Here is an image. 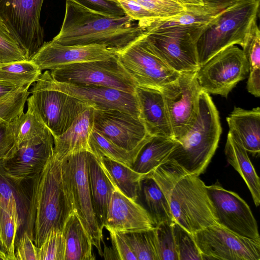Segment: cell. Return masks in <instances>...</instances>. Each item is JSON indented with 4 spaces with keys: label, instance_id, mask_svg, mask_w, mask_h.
I'll return each mask as SVG.
<instances>
[{
    "label": "cell",
    "instance_id": "cell-1",
    "mask_svg": "<svg viewBox=\"0 0 260 260\" xmlns=\"http://www.w3.org/2000/svg\"><path fill=\"white\" fill-rule=\"evenodd\" d=\"M143 34L138 22L127 15H106L66 0L60 30L52 41L64 45L100 46L118 53Z\"/></svg>",
    "mask_w": 260,
    "mask_h": 260
},
{
    "label": "cell",
    "instance_id": "cell-2",
    "mask_svg": "<svg viewBox=\"0 0 260 260\" xmlns=\"http://www.w3.org/2000/svg\"><path fill=\"white\" fill-rule=\"evenodd\" d=\"M168 201L175 222L192 234L217 224L207 186L199 176L168 159L148 174Z\"/></svg>",
    "mask_w": 260,
    "mask_h": 260
},
{
    "label": "cell",
    "instance_id": "cell-3",
    "mask_svg": "<svg viewBox=\"0 0 260 260\" xmlns=\"http://www.w3.org/2000/svg\"><path fill=\"white\" fill-rule=\"evenodd\" d=\"M73 212L62 178L60 161L53 153L42 172L32 180L24 230L39 248L50 230L62 231Z\"/></svg>",
    "mask_w": 260,
    "mask_h": 260
},
{
    "label": "cell",
    "instance_id": "cell-4",
    "mask_svg": "<svg viewBox=\"0 0 260 260\" xmlns=\"http://www.w3.org/2000/svg\"><path fill=\"white\" fill-rule=\"evenodd\" d=\"M222 129L218 111L207 92L201 91L197 119L187 133L177 141L168 159L188 173L204 172L218 147Z\"/></svg>",
    "mask_w": 260,
    "mask_h": 260
},
{
    "label": "cell",
    "instance_id": "cell-5",
    "mask_svg": "<svg viewBox=\"0 0 260 260\" xmlns=\"http://www.w3.org/2000/svg\"><path fill=\"white\" fill-rule=\"evenodd\" d=\"M259 0H242L222 10L208 24L197 43L200 66L221 51L241 47L259 16Z\"/></svg>",
    "mask_w": 260,
    "mask_h": 260
},
{
    "label": "cell",
    "instance_id": "cell-6",
    "mask_svg": "<svg viewBox=\"0 0 260 260\" xmlns=\"http://www.w3.org/2000/svg\"><path fill=\"white\" fill-rule=\"evenodd\" d=\"M89 151L69 155L60 160L62 178L73 212L80 219L101 256L103 230L94 212L89 186L87 156Z\"/></svg>",
    "mask_w": 260,
    "mask_h": 260
},
{
    "label": "cell",
    "instance_id": "cell-7",
    "mask_svg": "<svg viewBox=\"0 0 260 260\" xmlns=\"http://www.w3.org/2000/svg\"><path fill=\"white\" fill-rule=\"evenodd\" d=\"M29 96L53 137L64 133L78 115L89 106L82 101L58 89L49 70L32 84Z\"/></svg>",
    "mask_w": 260,
    "mask_h": 260
},
{
    "label": "cell",
    "instance_id": "cell-8",
    "mask_svg": "<svg viewBox=\"0 0 260 260\" xmlns=\"http://www.w3.org/2000/svg\"><path fill=\"white\" fill-rule=\"evenodd\" d=\"M210 22L159 33L144 34L140 38L149 51L173 70L179 73L197 72L200 67L197 43Z\"/></svg>",
    "mask_w": 260,
    "mask_h": 260
},
{
    "label": "cell",
    "instance_id": "cell-9",
    "mask_svg": "<svg viewBox=\"0 0 260 260\" xmlns=\"http://www.w3.org/2000/svg\"><path fill=\"white\" fill-rule=\"evenodd\" d=\"M49 71L53 80L60 83L106 86L131 93L135 92L137 86L119 63L117 55L66 64Z\"/></svg>",
    "mask_w": 260,
    "mask_h": 260
},
{
    "label": "cell",
    "instance_id": "cell-10",
    "mask_svg": "<svg viewBox=\"0 0 260 260\" xmlns=\"http://www.w3.org/2000/svg\"><path fill=\"white\" fill-rule=\"evenodd\" d=\"M44 0H0V18L30 60L45 43L40 23Z\"/></svg>",
    "mask_w": 260,
    "mask_h": 260
},
{
    "label": "cell",
    "instance_id": "cell-11",
    "mask_svg": "<svg viewBox=\"0 0 260 260\" xmlns=\"http://www.w3.org/2000/svg\"><path fill=\"white\" fill-rule=\"evenodd\" d=\"M249 71V63L242 49L233 45L200 66L196 76L203 91L227 98L237 83L246 77Z\"/></svg>",
    "mask_w": 260,
    "mask_h": 260
},
{
    "label": "cell",
    "instance_id": "cell-12",
    "mask_svg": "<svg viewBox=\"0 0 260 260\" xmlns=\"http://www.w3.org/2000/svg\"><path fill=\"white\" fill-rule=\"evenodd\" d=\"M196 74L197 72L180 73L177 79L160 89L176 141L187 133L198 116L199 95L202 89Z\"/></svg>",
    "mask_w": 260,
    "mask_h": 260
},
{
    "label": "cell",
    "instance_id": "cell-13",
    "mask_svg": "<svg viewBox=\"0 0 260 260\" xmlns=\"http://www.w3.org/2000/svg\"><path fill=\"white\" fill-rule=\"evenodd\" d=\"M192 235L202 260H260V241L239 236L218 224Z\"/></svg>",
    "mask_w": 260,
    "mask_h": 260
},
{
    "label": "cell",
    "instance_id": "cell-14",
    "mask_svg": "<svg viewBox=\"0 0 260 260\" xmlns=\"http://www.w3.org/2000/svg\"><path fill=\"white\" fill-rule=\"evenodd\" d=\"M140 38L118 53V60L137 86L160 89L180 73L149 51Z\"/></svg>",
    "mask_w": 260,
    "mask_h": 260
},
{
    "label": "cell",
    "instance_id": "cell-15",
    "mask_svg": "<svg viewBox=\"0 0 260 260\" xmlns=\"http://www.w3.org/2000/svg\"><path fill=\"white\" fill-rule=\"evenodd\" d=\"M217 223L242 237L260 241L256 219L246 202L219 183L207 186Z\"/></svg>",
    "mask_w": 260,
    "mask_h": 260
},
{
    "label": "cell",
    "instance_id": "cell-16",
    "mask_svg": "<svg viewBox=\"0 0 260 260\" xmlns=\"http://www.w3.org/2000/svg\"><path fill=\"white\" fill-rule=\"evenodd\" d=\"M93 129L128 151L140 150L151 137L139 117L118 110L94 109Z\"/></svg>",
    "mask_w": 260,
    "mask_h": 260
},
{
    "label": "cell",
    "instance_id": "cell-17",
    "mask_svg": "<svg viewBox=\"0 0 260 260\" xmlns=\"http://www.w3.org/2000/svg\"><path fill=\"white\" fill-rule=\"evenodd\" d=\"M53 147L52 134L15 145L2 159L3 167L9 177L18 183L32 180L43 170L53 153Z\"/></svg>",
    "mask_w": 260,
    "mask_h": 260
},
{
    "label": "cell",
    "instance_id": "cell-18",
    "mask_svg": "<svg viewBox=\"0 0 260 260\" xmlns=\"http://www.w3.org/2000/svg\"><path fill=\"white\" fill-rule=\"evenodd\" d=\"M53 81L58 89L84 102L94 109L118 110L139 116V105L135 92L106 86L72 84Z\"/></svg>",
    "mask_w": 260,
    "mask_h": 260
},
{
    "label": "cell",
    "instance_id": "cell-19",
    "mask_svg": "<svg viewBox=\"0 0 260 260\" xmlns=\"http://www.w3.org/2000/svg\"><path fill=\"white\" fill-rule=\"evenodd\" d=\"M117 54L102 46L64 45L51 40L45 42L30 60L41 71L52 70L66 64L106 59Z\"/></svg>",
    "mask_w": 260,
    "mask_h": 260
},
{
    "label": "cell",
    "instance_id": "cell-20",
    "mask_svg": "<svg viewBox=\"0 0 260 260\" xmlns=\"http://www.w3.org/2000/svg\"><path fill=\"white\" fill-rule=\"evenodd\" d=\"M104 228L121 233L155 228L147 210L141 205L115 189L108 205Z\"/></svg>",
    "mask_w": 260,
    "mask_h": 260
},
{
    "label": "cell",
    "instance_id": "cell-21",
    "mask_svg": "<svg viewBox=\"0 0 260 260\" xmlns=\"http://www.w3.org/2000/svg\"><path fill=\"white\" fill-rule=\"evenodd\" d=\"M135 94L139 105V118L144 124L148 134L151 136L174 139L167 109L160 90L137 86Z\"/></svg>",
    "mask_w": 260,
    "mask_h": 260
},
{
    "label": "cell",
    "instance_id": "cell-22",
    "mask_svg": "<svg viewBox=\"0 0 260 260\" xmlns=\"http://www.w3.org/2000/svg\"><path fill=\"white\" fill-rule=\"evenodd\" d=\"M94 109L88 107L64 133L53 137V154L57 159L60 161L80 152H90L89 139L93 130Z\"/></svg>",
    "mask_w": 260,
    "mask_h": 260
},
{
    "label": "cell",
    "instance_id": "cell-23",
    "mask_svg": "<svg viewBox=\"0 0 260 260\" xmlns=\"http://www.w3.org/2000/svg\"><path fill=\"white\" fill-rule=\"evenodd\" d=\"M221 11L207 5L186 6L185 9L177 15L167 18H148L138 21V23L144 34L159 33L208 23Z\"/></svg>",
    "mask_w": 260,
    "mask_h": 260
},
{
    "label": "cell",
    "instance_id": "cell-24",
    "mask_svg": "<svg viewBox=\"0 0 260 260\" xmlns=\"http://www.w3.org/2000/svg\"><path fill=\"white\" fill-rule=\"evenodd\" d=\"M229 132L253 156L260 153V108L235 107L226 117Z\"/></svg>",
    "mask_w": 260,
    "mask_h": 260
},
{
    "label": "cell",
    "instance_id": "cell-25",
    "mask_svg": "<svg viewBox=\"0 0 260 260\" xmlns=\"http://www.w3.org/2000/svg\"><path fill=\"white\" fill-rule=\"evenodd\" d=\"M87 162L93 210L98 224L103 230L106 222L110 198L115 188L95 156L90 152H88Z\"/></svg>",
    "mask_w": 260,
    "mask_h": 260
},
{
    "label": "cell",
    "instance_id": "cell-26",
    "mask_svg": "<svg viewBox=\"0 0 260 260\" xmlns=\"http://www.w3.org/2000/svg\"><path fill=\"white\" fill-rule=\"evenodd\" d=\"M22 184L9 177L3 167L2 159H0V205L19 221L21 228L25 229L30 194Z\"/></svg>",
    "mask_w": 260,
    "mask_h": 260
},
{
    "label": "cell",
    "instance_id": "cell-27",
    "mask_svg": "<svg viewBox=\"0 0 260 260\" xmlns=\"http://www.w3.org/2000/svg\"><path fill=\"white\" fill-rule=\"evenodd\" d=\"M228 162L242 177L247 186L256 207L260 204V180L247 151L239 140L229 132L224 148Z\"/></svg>",
    "mask_w": 260,
    "mask_h": 260
},
{
    "label": "cell",
    "instance_id": "cell-28",
    "mask_svg": "<svg viewBox=\"0 0 260 260\" xmlns=\"http://www.w3.org/2000/svg\"><path fill=\"white\" fill-rule=\"evenodd\" d=\"M96 158L115 188L137 202L140 195L141 181L146 176L106 156Z\"/></svg>",
    "mask_w": 260,
    "mask_h": 260
},
{
    "label": "cell",
    "instance_id": "cell-29",
    "mask_svg": "<svg viewBox=\"0 0 260 260\" xmlns=\"http://www.w3.org/2000/svg\"><path fill=\"white\" fill-rule=\"evenodd\" d=\"M65 240L64 260H94L92 242L77 215L72 213L62 231Z\"/></svg>",
    "mask_w": 260,
    "mask_h": 260
},
{
    "label": "cell",
    "instance_id": "cell-30",
    "mask_svg": "<svg viewBox=\"0 0 260 260\" xmlns=\"http://www.w3.org/2000/svg\"><path fill=\"white\" fill-rule=\"evenodd\" d=\"M176 144L173 139L151 136L141 148L132 169L146 176L168 159Z\"/></svg>",
    "mask_w": 260,
    "mask_h": 260
},
{
    "label": "cell",
    "instance_id": "cell-31",
    "mask_svg": "<svg viewBox=\"0 0 260 260\" xmlns=\"http://www.w3.org/2000/svg\"><path fill=\"white\" fill-rule=\"evenodd\" d=\"M26 102L27 109L26 112H23L10 121L15 146L33 139L45 137L52 134L29 96Z\"/></svg>",
    "mask_w": 260,
    "mask_h": 260
},
{
    "label": "cell",
    "instance_id": "cell-32",
    "mask_svg": "<svg viewBox=\"0 0 260 260\" xmlns=\"http://www.w3.org/2000/svg\"><path fill=\"white\" fill-rule=\"evenodd\" d=\"M140 194L154 226L166 222H174L170 206L164 192L149 174L142 180Z\"/></svg>",
    "mask_w": 260,
    "mask_h": 260
},
{
    "label": "cell",
    "instance_id": "cell-33",
    "mask_svg": "<svg viewBox=\"0 0 260 260\" xmlns=\"http://www.w3.org/2000/svg\"><path fill=\"white\" fill-rule=\"evenodd\" d=\"M90 152L96 157L104 156L132 168L140 151H128L112 142L93 129L89 139Z\"/></svg>",
    "mask_w": 260,
    "mask_h": 260
},
{
    "label": "cell",
    "instance_id": "cell-34",
    "mask_svg": "<svg viewBox=\"0 0 260 260\" xmlns=\"http://www.w3.org/2000/svg\"><path fill=\"white\" fill-rule=\"evenodd\" d=\"M41 74L42 71L31 60L0 63V80L20 86H30Z\"/></svg>",
    "mask_w": 260,
    "mask_h": 260
},
{
    "label": "cell",
    "instance_id": "cell-35",
    "mask_svg": "<svg viewBox=\"0 0 260 260\" xmlns=\"http://www.w3.org/2000/svg\"><path fill=\"white\" fill-rule=\"evenodd\" d=\"M121 234L137 260H159L155 228L150 230Z\"/></svg>",
    "mask_w": 260,
    "mask_h": 260
},
{
    "label": "cell",
    "instance_id": "cell-36",
    "mask_svg": "<svg viewBox=\"0 0 260 260\" xmlns=\"http://www.w3.org/2000/svg\"><path fill=\"white\" fill-rule=\"evenodd\" d=\"M242 48L249 66L247 82L258 84L260 83V31L257 22L253 25Z\"/></svg>",
    "mask_w": 260,
    "mask_h": 260
},
{
    "label": "cell",
    "instance_id": "cell-37",
    "mask_svg": "<svg viewBox=\"0 0 260 260\" xmlns=\"http://www.w3.org/2000/svg\"><path fill=\"white\" fill-rule=\"evenodd\" d=\"M20 228L19 221L0 205V247L9 260H16L15 246Z\"/></svg>",
    "mask_w": 260,
    "mask_h": 260
},
{
    "label": "cell",
    "instance_id": "cell-38",
    "mask_svg": "<svg viewBox=\"0 0 260 260\" xmlns=\"http://www.w3.org/2000/svg\"><path fill=\"white\" fill-rule=\"evenodd\" d=\"M174 222L166 221L155 227L159 260H178L173 233Z\"/></svg>",
    "mask_w": 260,
    "mask_h": 260
},
{
    "label": "cell",
    "instance_id": "cell-39",
    "mask_svg": "<svg viewBox=\"0 0 260 260\" xmlns=\"http://www.w3.org/2000/svg\"><path fill=\"white\" fill-rule=\"evenodd\" d=\"M173 233L178 260H202L201 253L191 233L175 222Z\"/></svg>",
    "mask_w": 260,
    "mask_h": 260
},
{
    "label": "cell",
    "instance_id": "cell-40",
    "mask_svg": "<svg viewBox=\"0 0 260 260\" xmlns=\"http://www.w3.org/2000/svg\"><path fill=\"white\" fill-rule=\"evenodd\" d=\"M26 59L24 51L0 18V63Z\"/></svg>",
    "mask_w": 260,
    "mask_h": 260
},
{
    "label": "cell",
    "instance_id": "cell-41",
    "mask_svg": "<svg viewBox=\"0 0 260 260\" xmlns=\"http://www.w3.org/2000/svg\"><path fill=\"white\" fill-rule=\"evenodd\" d=\"M65 240L62 231L52 229L38 248V260H64Z\"/></svg>",
    "mask_w": 260,
    "mask_h": 260
},
{
    "label": "cell",
    "instance_id": "cell-42",
    "mask_svg": "<svg viewBox=\"0 0 260 260\" xmlns=\"http://www.w3.org/2000/svg\"><path fill=\"white\" fill-rule=\"evenodd\" d=\"M29 85L24 86L10 97L0 103V122L11 120L23 112L30 93Z\"/></svg>",
    "mask_w": 260,
    "mask_h": 260
},
{
    "label": "cell",
    "instance_id": "cell-43",
    "mask_svg": "<svg viewBox=\"0 0 260 260\" xmlns=\"http://www.w3.org/2000/svg\"><path fill=\"white\" fill-rule=\"evenodd\" d=\"M156 17L167 18L177 15L185 9L174 0H136Z\"/></svg>",
    "mask_w": 260,
    "mask_h": 260
},
{
    "label": "cell",
    "instance_id": "cell-44",
    "mask_svg": "<svg viewBox=\"0 0 260 260\" xmlns=\"http://www.w3.org/2000/svg\"><path fill=\"white\" fill-rule=\"evenodd\" d=\"M90 10L115 17L126 15L117 0H70Z\"/></svg>",
    "mask_w": 260,
    "mask_h": 260
},
{
    "label": "cell",
    "instance_id": "cell-45",
    "mask_svg": "<svg viewBox=\"0 0 260 260\" xmlns=\"http://www.w3.org/2000/svg\"><path fill=\"white\" fill-rule=\"evenodd\" d=\"M15 255L16 260H38V247L25 230L16 240Z\"/></svg>",
    "mask_w": 260,
    "mask_h": 260
},
{
    "label": "cell",
    "instance_id": "cell-46",
    "mask_svg": "<svg viewBox=\"0 0 260 260\" xmlns=\"http://www.w3.org/2000/svg\"><path fill=\"white\" fill-rule=\"evenodd\" d=\"M111 242L118 259L137 260L125 239L121 233L115 231H108Z\"/></svg>",
    "mask_w": 260,
    "mask_h": 260
},
{
    "label": "cell",
    "instance_id": "cell-47",
    "mask_svg": "<svg viewBox=\"0 0 260 260\" xmlns=\"http://www.w3.org/2000/svg\"><path fill=\"white\" fill-rule=\"evenodd\" d=\"M126 15L136 21L156 17L136 0H117Z\"/></svg>",
    "mask_w": 260,
    "mask_h": 260
},
{
    "label": "cell",
    "instance_id": "cell-48",
    "mask_svg": "<svg viewBox=\"0 0 260 260\" xmlns=\"http://www.w3.org/2000/svg\"><path fill=\"white\" fill-rule=\"evenodd\" d=\"M11 120L0 122V159H4L15 144Z\"/></svg>",
    "mask_w": 260,
    "mask_h": 260
},
{
    "label": "cell",
    "instance_id": "cell-49",
    "mask_svg": "<svg viewBox=\"0 0 260 260\" xmlns=\"http://www.w3.org/2000/svg\"><path fill=\"white\" fill-rule=\"evenodd\" d=\"M23 86H24L0 80V103L15 93Z\"/></svg>",
    "mask_w": 260,
    "mask_h": 260
},
{
    "label": "cell",
    "instance_id": "cell-50",
    "mask_svg": "<svg viewBox=\"0 0 260 260\" xmlns=\"http://www.w3.org/2000/svg\"><path fill=\"white\" fill-rule=\"evenodd\" d=\"M242 0H205V5L221 11L230 6Z\"/></svg>",
    "mask_w": 260,
    "mask_h": 260
},
{
    "label": "cell",
    "instance_id": "cell-51",
    "mask_svg": "<svg viewBox=\"0 0 260 260\" xmlns=\"http://www.w3.org/2000/svg\"><path fill=\"white\" fill-rule=\"evenodd\" d=\"M184 6H205V0H174Z\"/></svg>",
    "mask_w": 260,
    "mask_h": 260
},
{
    "label": "cell",
    "instance_id": "cell-52",
    "mask_svg": "<svg viewBox=\"0 0 260 260\" xmlns=\"http://www.w3.org/2000/svg\"><path fill=\"white\" fill-rule=\"evenodd\" d=\"M0 259L9 260L7 254L0 248Z\"/></svg>",
    "mask_w": 260,
    "mask_h": 260
},
{
    "label": "cell",
    "instance_id": "cell-53",
    "mask_svg": "<svg viewBox=\"0 0 260 260\" xmlns=\"http://www.w3.org/2000/svg\"><path fill=\"white\" fill-rule=\"evenodd\" d=\"M1 248V247H0Z\"/></svg>",
    "mask_w": 260,
    "mask_h": 260
}]
</instances>
